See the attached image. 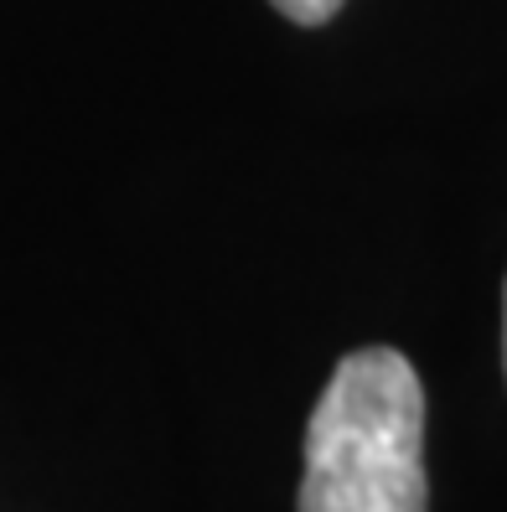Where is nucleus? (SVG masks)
I'll list each match as a JSON object with an SVG mask.
<instances>
[{
    "label": "nucleus",
    "mask_w": 507,
    "mask_h": 512,
    "mask_svg": "<svg viewBox=\"0 0 507 512\" xmlns=\"http://www.w3.org/2000/svg\"><path fill=\"white\" fill-rule=\"evenodd\" d=\"M502 368H507V295H502Z\"/></svg>",
    "instance_id": "3"
},
{
    "label": "nucleus",
    "mask_w": 507,
    "mask_h": 512,
    "mask_svg": "<svg viewBox=\"0 0 507 512\" xmlns=\"http://www.w3.org/2000/svg\"><path fill=\"white\" fill-rule=\"evenodd\" d=\"M301 512H430L425 388L394 347L347 352L306 425Z\"/></svg>",
    "instance_id": "1"
},
{
    "label": "nucleus",
    "mask_w": 507,
    "mask_h": 512,
    "mask_svg": "<svg viewBox=\"0 0 507 512\" xmlns=\"http://www.w3.org/2000/svg\"><path fill=\"white\" fill-rule=\"evenodd\" d=\"M270 6H280L290 21H301V26H321V21H332L342 11V0H270Z\"/></svg>",
    "instance_id": "2"
}]
</instances>
